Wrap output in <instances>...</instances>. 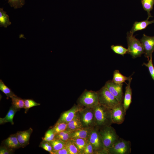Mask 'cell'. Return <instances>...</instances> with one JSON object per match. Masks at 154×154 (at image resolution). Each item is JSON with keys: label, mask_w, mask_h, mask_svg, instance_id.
<instances>
[{"label": "cell", "mask_w": 154, "mask_h": 154, "mask_svg": "<svg viewBox=\"0 0 154 154\" xmlns=\"http://www.w3.org/2000/svg\"><path fill=\"white\" fill-rule=\"evenodd\" d=\"M96 120V126L99 128L111 125L112 123L111 109L99 104L93 108Z\"/></svg>", "instance_id": "obj_1"}, {"label": "cell", "mask_w": 154, "mask_h": 154, "mask_svg": "<svg viewBox=\"0 0 154 154\" xmlns=\"http://www.w3.org/2000/svg\"><path fill=\"white\" fill-rule=\"evenodd\" d=\"M99 133L105 148L108 151L119 137L111 125L99 128Z\"/></svg>", "instance_id": "obj_2"}, {"label": "cell", "mask_w": 154, "mask_h": 154, "mask_svg": "<svg viewBox=\"0 0 154 154\" xmlns=\"http://www.w3.org/2000/svg\"><path fill=\"white\" fill-rule=\"evenodd\" d=\"M127 40L128 53L133 58L140 57L144 54V50L141 42L133 35L128 32L127 33Z\"/></svg>", "instance_id": "obj_3"}, {"label": "cell", "mask_w": 154, "mask_h": 154, "mask_svg": "<svg viewBox=\"0 0 154 154\" xmlns=\"http://www.w3.org/2000/svg\"><path fill=\"white\" fill-rule=\"evenodd\" d=\"M78 103L82 107L93 108L99 104L97 92L86 90L79 98Z\"/></svg>", "instance_id": "obj_4"}, {"label": "cell", "mask_w": 154, "mask_h": 154, "mask_svg": "<svg viewBox=\"0 0 154 154\" xmlns=\"http://www.w3.org/2000/svg\"><path fill=\"white\" fill-rule=\"evenodd\" d=\"M99 104L112 109L120 103L104 86L97 92Z\"/></svg>", "instance_id": "obj_5"}, {"label": "cell", "mask_w": 154, "mask_h": 154, "mask_svg": "<svg viewBox=\"0 0 154 154\" xmlns=\"http://www.w3.org/2000/svg\"><path fill=\"white\" fill-rule=\"evenodd\" d=\"M88 139L93 146L95 154H108L100 134L99 127L96 126L93 128Z\"/></svg>", "instance_id": "obj_6"}, {"label": "cell", "mask_w": 154, "mask_h": 154, "mask_svg": "<svg viewBox=\"0 0 154 154\" xmlns=\"http://www.w3.org/2000/svg\"><path fill=\"white\" fill-rule=\"evenodd\" d=\"M78 113L84 128H93L96 126L93 108L82 107Z\"/></svg>", "instance_id": "obj_7"}, {"label": "cell", "mask_w": 154, "mask_h": 154, "mask_svg": "<svg viewBox=\"0 0 154 154\" xmlns=\"http://www.w3.org/2000/svg\"><path fill=\"white\" fill-rule=\"evenodd\" d=\"M131 143L129 141L119 138L108 150V154H129L131 151Z\"/></svg>", "instance_id": "obj_8"}, {"label": "cell", "mask_w": 154, "mask_h": 154, "mask_svg": "<svg viewBox=\"0 0 154 154\" xmlns=\"http://www.w3.org/2000/svg\"><path fill=\"white\" fill-rule=\"evenodd\" d=\"M123 103H119L111 110L113 123L120 124L124 121L126 114Z\"/></svg>", "instance_id": "obj_9"}, {"label": "cell", "mask_w": 154, "mask_h": 154, "mask_svg": "<svg viewBox=\"0 0 154 154\" xmlns=\"http://www.w3.org/2000/svg\"><path fill=\"white\" fill-rule=\"evenodd\" d=\"M110 92L116 98L119 103H122L123 100V84L115 83L112 80H109L104 85Z\"/></svg>", "instance_id": "obj_10"}, {"label": "cell", "mask_w": 154, "mask_h": 154, "mask_svg": "<svg viewBox=\"0 0 154 154\" xmlns=\"http://www.w3.org/2000/svg\"><path fill=\"white\" fill-rule=\"evenodd\" d=\"M140 41L144 49L145 56L148 59L152 56L154 51V36H149L144 34Z\"/></svg>", "instance_id": "obj_11"}, {"label": "cell", "mask_w": 154, "mask_h": 154, "mask_svg": "<svg viewBox=\"0 0 154 154\" xmlns=\"http://www.w3.org/2000/svg\"><path fill=\"white\" fill-rule=\"evenodd\" d=\"M82 108L78 105L75 104L70 109L63 112L57 122L68 123L73 119L77 113Z\"/></svg>", "instance_id": "obj_12"}, {"label": "cell", "mask_w": 154, "mask_h": 154, "mask_svg": "<svg viewBox=\"0 0 154 154\" xmlns=\"http://www.w3.org/2000/svg\"><path fill=\"white\" fill-rule=\"evenodd\" d=\"M33 131L32 129L30 128L27 130L19 131L16 133L18 140L22 147L29 144L30 138Z\"/></svg>", "instance_id": "obj_13"}, {"label": "cell", "mask_w": 154, "mask_h": 154, "mask_svg": "<svg viewBox=\"0 0 154 154\" xmlns=\"http://www.w3.org/2000/svg\"><path fill=\"white\" fill-rule=\"evenodd\" d=\"M132 78L128 81V83L125 87V90L123 100V105L125 111L126 112L129 108L131 102L132 90L131 87V83Z\"/></svg>", "instance_id": "obj_14"}, {"label": "cell", "mask_w": 154, "mask_h": 154, "mask_svg": "<svg viewBox=\"0 0 154 154\" xmlns=\"http://www.w3.org/2000/svg\"><path fill=\"white\" fill-rule=\"evenodd\" d=\"M93 128H83L71 131L70 139L81 138L88 139Z\"/></svg>", "instance_id": "obj_15"}, {"label": "cell", "mask_w": 154, "mask_h": 154, "mask_svg": "<svg viewBox=\"0 0 154 154\" xmlns=\"http://www.w3.org/2000/svg\"><path fill=\"white\" fill-rule=\"evenodd\" d=\"M83 128L78 112L73 119L68 123L66 130L73 131Z\"/></svg>", "instance_id": "obj_16"}, {"label": "cell", "mask_w": 154, "mask_h": 154, "mask_svg": "<svg viewBox=\"0 0 154 154\" xmlns=\"http://www.w3.org/2000/svg\"><path fill=\"white\" fill-rule=\"evenodd\" d=\"M5 146L11 149H15L22 147L17 138L16 133L12 134L4 141Z\"/></svg>", "instance_id": "obj_17"}, {"label": "cell", "mask_w": 154, "mask_h": 154, "mask_svg": "<svg viewBox=\"0 0 154 154\" xmlns=\"http://www.w3.org/2000/svg\"><path fill=\"white\" fill-rule=\"evenodd\" d=\"M149 19L147 18L146 20L145 21L135 22L129 31V33L133 35L135 32L144 29L149 25L154 23V20L149 21Z\"/></svg>", "instance_id": "obj_18"}, {"label": "cell", "mask_w": 154, "mask_h": 154, "mask_svg": "<svg viewBox=\"0 0 154 154\" xmlns=\"http://www.w3.org/2000/svg\"><path fill=\"white\" fill-rule=\"evenodd\" d=\"M19 109L14 108L12 106L10 108L5 116L3 118H0V124L10 122L12 125L14 124L13 118L14 115Z\"/></svg>", "instance_id": "obj_19"}, {"label": "cell", "mask_w": 154, "mask_h": 154, "mask_svg": "<svg viewBox=\"0 0 154 154\" xmlns=\"http://www.w3.org/2000/svg\"><path fill=\"white\" fill-rule=\"evenodd\" d=\"M131 78V76L126 77L121 73L119 70H115L114 72L112 80L117 84H123L125 81H129Z\"/></svg>", "instance_id": "obj_20"}, {"label": "cell", "mask_w": 154, "mask_h": 154, "mask_svg": "<svg viewBox=\"0 0 154 154\" xmlns=\"http://www.w3.org/2000/svg\"><path fill=\"white\" fill-rule=\"evenodd\" d=\"M11 24L9 16L3 8H0V27L7 28Z\"/></svg>", "instance_id": "obj_21"}, {"label": "cell", "mask_w": 154, "mask_h": 154, "mask_svg": "<svg viewBox=\"0 0 154 154\" xmlns=\"http://www.w3.org/2000/svg\"><path fill=\"white\" fill-rule=\"evenodd\" d=\"M141 2L143 9L147 12L148 15L147 18L149 19L152 17L150 12L153 9L154 0H141Z\"/></svg>", "instance_id": "obj_22"}, {"label": "cell", "mask_w": 154, "mask_h": 154, "mask_svg": "<svg viewBox=\"0 0 154 154\" xmlns=\"http://www.w3.org/2000/svg\"><path fill=\"white\" fill-rule=\"evenodd\" d=\"M65 147L70 154H82V152L71 139L65 143Z\"/></svg>", "instance_id": "obj_23"}, {"label": "cell", "mask_w": 154, "mask_h": 154, "mask_svg": "<svg viewBox=\"0 0 154 154\" xmlns=\"http://www.w3.org/2000/svg\"><path fill=\"white\" fill-rule=\"evenodd\" d=\"M11 98L12 101V106L14 108L19 110L24 108V100L16 95L12 96Z\"/></svg>", "instance_id": "obj_24"}, {"label": "cell", "mask_w": 154, "mask_h": 154, "mask_svg": "<svg viewBox=\"0 0 154 154\" xmlns=\"http://www.w3.org/2000/svg\"><path fill=\"white\" fill-rule=\"evenodd\" d=\"M77 148L82 152L86 146L88 139L81 138H75L70 139Z\"/></svg>", "instance_id": "obj_25"}, {"label": "cell", "mask_w": 154, "mask_h": 154, "mask_svg": "<svg viewBox=\"0 0 154 154\" xmlns=\"http://www.w3.org/2000/svg\"><path fill=\"white\" fill-rule=\"evenodd\" d=\"M67 123L64 122H56L51 128L55 135L66 130Z\"/></svg>", "instance_id": "obj_26"}, {"label": "cell", "mask_w": 154, "mask_h": 154, "mask_svg": "<svg viewBox=\"0 0 154 154\" xmlns=\"http://www.w3.org/2000/svg\"><path fill=\"white\" fill-rule=\"evenodd\" d=\"M71 131L66 130L55 135V139H59L64 142L70 139Z\"/></svg>", "instance_id": "obj_27"}, {"label": "cell", "mask_w": 154, "mask_h": 154, "mask_svg": "<svg viewBox=\"0 0 154 154\" xmlns=\"http://www.w3.org/2000/svg\"><path fill=\"white\" fill-rule=\"evenodd\" d=\"M111 48L115 53L122 56H124L128 52V49L121 45H113L111 46Z\"/></svg>", "instance_id": "obj_28"}, {"label": "cell", "mask_w": 154, "mask_h": 154, "mask_svg": "<svg viewBox=\"0 0 154 154\" xmlns=\"http://www.w3.org/2000/svg\"><path fill=\"white\" fill-rule=\"evenodd\" d=\"M52 148V151L59 150L65 147V142L59 139H55L49 142Z\"/></svg>", "instance_id": "obj_29"}, {"label": "cell", "mask_w": 154, "mask_h": 154, "mask_svg": "<svg viewBox=\"0 0 154 154\" xmlns=\"http://www.w3.org/2000/svg\"><path fill=\"white\" fill-rule=\"evenodd\" d=\"M0 90L6 95L8 98H11L15 95L1 79L0 80Z\"/></svg>", "instance_id": "obj_30"}, {"label": "cell", "mask_w": 154, "mask_h": 154, "mask_svg": "<svg viewBox=\"0 0 154 154\" xmlns=\"http://www.w3.org/2000/svg\"><path fill=\"white\" fill-rule=\"evenodd\" d=\"M25 0H8L10 6L16 9L21 8L25 3Z\"/></svg>", "instance_id": "obj_31"}, {"label": "cell", "mask_w": 154, "mask_h": 154, "mask_svg": "<svg viewBox=\"0 0 154 154\" xmlns=\"http://www.w3.org/2000/svg\"><path fill=\"white\" fill-rule=\"evenodd\" d=\"M24 108L25 112L26 113L28 110L33 107L39 106L40 104L37 103L33 100L30 99H24Z\"/></svg>", "instance_id": "obj_32"}, {"label": "cell", "mask_w": 154, "mask_h": 154, "mask_svg": "<svg viewBox=\"0 0 154 154\" xmlns=\"http://www.w3.org/2000/svg\"><path fill=\"white\" fill-rule=\"evenodd\" d=\"M147 63L143 62L142 65H144L147 67L150 75L154 81V66L153 63L152 56L148 59Z\"/></svg>", "instance_id": "obj_33"}, {"label": "cell", "mask_w": 154, "mask_h": 154, "mask_svg": "<svg viewBox=\"0 0 154 154\" xmlns=\"http://www.w3.org/2000/svg\"><path fill=\"white\" fill-rule=\"evenodd\" d=\"M55 134L51 128L46 131L42 139L43 141L49 142L55 139Z\"/></svg>", "instance_id": "obj_34"}, {"label": "cell", "mask_w": 154, "mask_h": 154, "mask_svg": "<svg viewBox=\"0 0 154 154\" xmlns=\"http://www.w3.org/2000/svg\"><path fill=\"white\" fill-rule=\"evenodd\" d=\"M95 154V151L93 146L88 139L86 146L83 151L82 154Z\"/></svg>", "instance_id": "obj_35"}, {"label": "cell", "mask_w": 154, "mask_h": 154, "mask_svg": "<svg viewBox=\"0 0 154 154\" xmlns=\"http://www.w3.org/2000/svg\"><path fill=\"white\" fill-rule=\"evenodd\" d=\"M39 147L52 154V147L49 142L42 140L40 144Z\"/></svg>", "instance_id": "obj_36"}, {"label": "cell", "mask_w": 154, "mask_h": 154, "mask_svg": "<svg viewBox=\"0 0 154 154\" xmlns=\"http://www.w3.org/2000/svg\"><path fill=\"white\" fill-rule=\"evenodd\" d=\"M13 149H10L7 147H1L0 149V154H9L12 153Z\"/></svg>", "instance_id": "obj_37"}, {"label": "cell", "mask_w": 154, "mask_h": 154, "mask_svg": "<svg viewBox=\"0 0 154 154\" xmlns=\"http://www.w3.org/2000/svg\"><path fill=\"white\" fill-rule=\"evenodd\" d=\"M52 154H70L68 151L64 147L56 151H52Z\"/></svg>", "instance_id": "obj_38"}]
</instances>
